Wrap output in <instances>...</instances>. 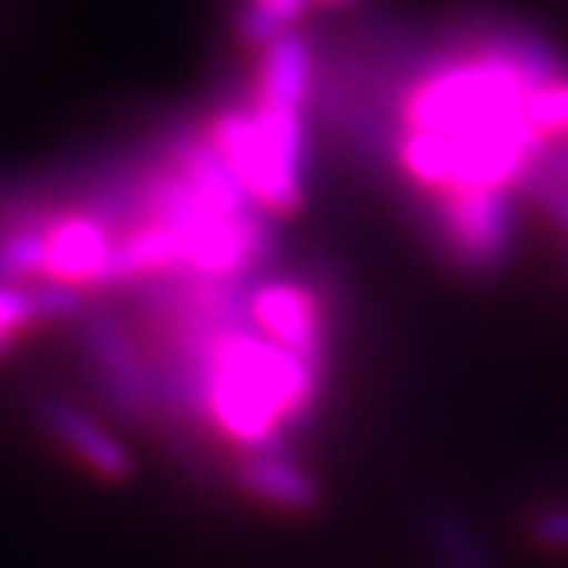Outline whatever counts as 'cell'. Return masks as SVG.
<instances>
[{"label":"cell","mask_w":568,"mask_h":568,"mask_svg":"<svg viewBox=\"0 0 568 568\" xmlns=\"http://www.w3.org/2000/svg\"><path fill=\"white\" fill-rule=\"evenodd\" d=\"M211 144L241 178L255 207L281 219L303 207L306 189V115L266 108H219L203 122Z\"/></svg>","instance_id":"1"},{"label":"cell","mask_w":568,"mask_h":568,"mask_svg":"<svg viewBox=\"0 0 568 568\" xmlns=\"http://www.w3.org/2000/svg\"><path fill=\"white\" fill-rule=\"evenodd\" d=\"M425 230L447 266L469 277H487L503 270L514 252V192H458L425 200Z\"/></svg>","instance_id":"2"},{"label":"cell","mask_w":568,"mask_h":568,"mask_svg":"<svg viewBox=\"0 0 568 568\" xmlns=\"http://www.w3.org/2000/svg\"><path fill=\"white\" fill-rule=\"evenodd\" d=\"M85 355L93 366L100 392L133 422L159 417L155 410V373L152 358L133 339L130 325L115 311H93L85 322Z\"/></svg>","instance_id":"3"},{"label":"cell","mask_w":568,"mask_h":568,"mask_svg":"<svg viewBox=\"0 0 568 568\" xmlns=\"http://www.w3.org/2000/svg\"><path fill=\"white\" fill-rule=\"evenodd\" d=\"M247 314L270 344L292 351L317 369L328 366V317L311 284L284 277L258 281L247 288Z\"/></svg>","instance_id":"4"},{"label":"cell","mask_w":568,"mask_h":568,"mask_svg":"<svg viewBox=\"0 0 568 568\" xmlns=\"http://www.w3.org/2000/svg\"><path fill=\"white\" fill-rule=\"evenodd\" d=\"M44 236V263L41 281L71 284V288H100L108 274L115 233L108 222H100L93 211H67V214H33Z\"/></svg>","instance_id":"5"},{"label":"cell","mask_w":568,"mask_h":568,"mask_svg":"<svg viewBox=\"0 0 568 568\" xmlns=\"http://www.w3.org/2000/svg\"><path fill=\"white\" fill-rule=\"evenodd\" d=\"M41 428L49 432L52 443L67 450L71 458L82 465L85 473H93L97 480L122 484L133 476V458L122 447L119 436H111L104 425H97L85 410H78L74 403L63 399H44L41 403Z\"/></svg>","instance_id":"6"},{"label":"cell","mask_w":568,"mask_h":568,"mask_svg":"<svg viewBox=\"0 0 568 568\" xmlns=\"http://www.w3.org/2000/svg\"><path fill=\"white\" fill-rule=\"evenodd\" d=\"M233 480L252 503L274 509V514H314L317 503H322V484L284 447L255 450L236 458Z\"/></svg>","instance_id":"7"},{"label":"cell","mask_w":568,"mask_h":568,"mask_svg":"<svg viewBox=\"0 0 568 568\" xmlns=\"http://www.w3.org/2000/svg\"><path fill=\"white\" fill-rule=\"evenodd\" d=\"M314 89V52L303 33H284L270 49H263L255 74L252 104L266 111H303Z\"/></svg>","instance_id":"8"},{"label":"cell","mask_w":568,"mask_h":568,"mask_svg":"<svg viewBox=\"0 0 568 568\" xmlns=\"http://www.w3.org/2000/svg\"><path fill=\"white\" fill-rule=\"evenodd\" d=\"M428 550L439 568H503L480 528L458 509H439L428 517Z\"/></svg>","instance_id":"9"},{"label":"cell","mask_w":568,"mask_h":568,"mask_svg":"<svg viewBox=\"0 0 568 568\" xmlns=\"http://www.w3.org/2000/svg\"><path fill=\"white\" fill-rule=\"evenodd\" d=\"M306 8H314L311 0H247L236 16V33L244 44L270 49L284 33H292L295 22L306 16Z\"/></svg>","instance_id":"10"},{"label":"cell","mask_w":568,"mask_h":568,"mask_svg":"<svg viewBox=\"0 0 568 568\" xmlns=\"http://www.w3.org/2000/svg\"><path fill=\"white\" fill-rule=\"evenodd\" d=\"M525 536L550 558H568V498H542L528 509Z\"/></svg>","instance_id":"11"},{"label":"cell","mask_w":568,"mask_h":568,"mask_svg":"<svg viewBox=\"0 0 568 568\" xmlns=\"http://www.w3.org/2000/svg\"><path fill=\"white\" fill-rule=\"evenodd\" d=\"M528 122L547 144H568V74L531 93Z\"/></svg>","instance_id":"12"},{"label":"cell","mask_w":568,"mask_h":568,"mask_svg":"<svg viewBox=\"0 0 568 568\" xmlns=\"http://www.w3.org/2000/svg\"><path fill=\"white\" fill-rule=\"evenodd\" d=\"M30 325H41L30 288H19V284H0V333L19 339Z\"/></svg>","instance_id":"13"},{"label":"cell","mask_w":568,"mask_h":568,"mask_svg":"<svg viewBox=\"0 0 568 568\" xmlns=\"http://www.w3.org/2000/svg\"><path fill=\"white\" fill-rule=\"evenodd\" d=\"M314 8H344V4H355V0H311Z\"/></svg>","instance_id":"14"},{"label":"cell","mask_w":568,"mask_h":568,"mask_svg":"<svg viewBox=\"0 0 568 568\" xmlns=\"http://www.w3.org/2000/svg\"><path fill=\"white\" fill-rule=\"evenodd\" d=\"M11 344H16V336H4V333H0V358L8 355V351H11Z\"/></svg>","instance_id":"15"}]
</instances>
